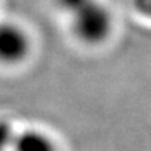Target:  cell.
Here are the masks:
<instances>
[{
	"label": "cell",
	"mask_w": 151,
	"mask_h": 151,
	"mask_svg": "<svg viewBox=\"0 0 151 151\" xmlns=\"http://www.w3.org/2000/svg\"><path fill=\"white\" fill-rule=\"evenodd\" d=\"M69 20L71 32L86 45H101L112 34V11L102 0H55Z\"/></svg>",
	"instance_id": "obj_1"
},
{
	"label": "cell",
	"mask_w": 151,
	"mask_h": 151,
	"mask_svg": "<svg viewBox=\"0 0 151 151\" xmlns=\"http://www.w3.org/2000/svg\"><path fill=\"white\" fill-rule=\"evenodd\" d=\"M31 38L14 21H0V63L17 65L29 55Z\"/></svg>",
	"instance_id": "obj_2"
},
{
	"label": "cell",
	"mask_w": 151,
	"mask_h": 151,
	"mask_svg": "<svg viewBox=\"0 0 151 151\" xmlns=\"http://www.w3.org/2000/svg\"><path fill=\"white\" fill-rule=\"evenodd\" d=\"M13 151H56L53 140L37 129L18 132Z\"/></svg>",
	"instance_id": "obj_3"
},
{
	"label": "cell",
	"mask_w": 151,
	"mask_h": 151,
	"mask_svg": "<svg viewBox=\"0 0 151 151\" xmlns=\"http://www.w3.org/2000/svg\"><path fill=\"white\" fill-rule=\"evenodd\" d=\"M18 132L6 119H0V151H13Z\"/></svg>",
	"instance_id": "obj_4"
},
{
	"label": "cell",
	"mask_w": 151,
	"mask_h": 151,
	"mask_svg": "<svg viewBox=\"0 0 151 151\" xmlns=\"http://www.w3.org/2000/svg\"><path fill=\"white\" fill-rule=\"evenodd\" d=\"M133 7L137 14L151 20V0H133Z\"/></svg>",
	"instance_id": "obj_5"
}]
</instances>
